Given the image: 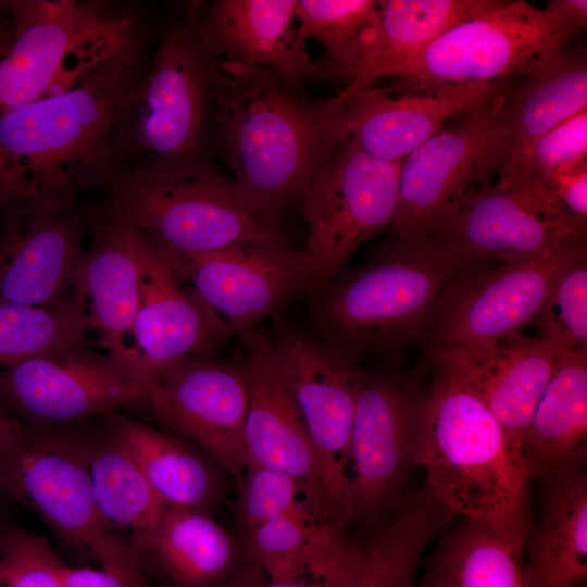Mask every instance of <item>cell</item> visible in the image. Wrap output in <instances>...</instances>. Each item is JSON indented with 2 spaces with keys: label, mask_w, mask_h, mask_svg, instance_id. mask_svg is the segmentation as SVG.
Wrapping results in <instances>:
<instances>
[{
  "label": "cell",
  "mask_w": 587,
  "mask_h": 587,
  "mask_svg": "<svg viewBox=\"0 0 587 587\" xmlns=\"http://www.w3.org/2000/svg\"><path fill=\"white\" fill-rule=\"evenodd\" d=\"M522 552L490 528L463 519L438 546L419 587H527Z\"/></svg>",
  "instance_id": "cell-35"
},
{
  "label": "cell",
  "mask_w": 587,
  "mask_h": 587,
  "mask_svg": "<svg viewBox=\"0 0 587 587\" xmlns=\"http://www.w3.org/2000/svg\"><path fill=\"white\" fill-rule=\"evenodd\" d=\"M155 248L179 279L191 287L235 335L252 329L295 294L310 289L311 271L303 250L180 253Z\"/></svg>",
  "instance_id": "cell-19"
},
{
  "label": "cell",
  "mask_w": 587,
  "mask_h": 587,
  "mask_svg": "<svg viewBox=\"0 0 587 587\" xmlns=\"http://www.w3.org/2000/svg\"><path fill=\"white\" fill-rule=\"evenodd\" d=\"M505 85L487 103L401 160L397 208L389 226L396 239L426 238L449 204L488 187L500 172L507 153L501 122Z\"/></svg>",
  "instance_id": "cell-12"
},
{
  "label": "cell",
  "mask_w": 587,
  "mask_h": 587,
  "mask_svg": "<svg viewBox=\"0 0 587 587\" xmlns=\"http://www.w3.org/2000/svg\"><path fill=\"white\" fill-rule=\"evenodd\" d=\"M89 329L86 296L76 278L53 302H0V371L30 358L84 346Z\"/></svg>",
  "instance_id": "cell-36"
},
{
  "label": "cell",
  "mask_w": 587,
  "mask_h": 587,
  "mask_svg": "<svg viewBox=\"0 0 587 587\" xmlns=\"http://www.w3.org/2000/svg\"><path fill=\"white\" fill-rule=\"evenodd\" d=\"M427 237L457 242L486 260L513 262L586 241V223L572 217L537 184L495 185L449 204Z\"/></svg>",
  "instance_id": "cell-16"
},
{
  "label": "cell",
  "mask_w": 587,
  "mask_h": 587,
  "mask_svg": "<svg viewBox=\"0 0 587 587\" xmlns=\"http://www.w3.org/2000/svg\"><path fill=\"white\" fill-rule=\"evenodd\" d=\"M426 390L398 373L364 372L350 439L355 519H376L399 508L416 466Z\"/></svg>",
  "instance_id": "cell-15"
},
{
  "label": "cell",
  "mask_w": 587,
  "mask_h": 587,
  "mask_svg": "<svg viewBox=\"0 0 587 587\" xmlns=\"http://www.w3.org/2000/svg\"><path fill=\"white\" fill-rule=\"evenodd\" d=\"M183 284L153 242L140 234L139 305L130 338L148 394L164 371L184 360L208 359L235 335L191 287Z\"/></svg>",
  "instance_id": "cell-20"
},
{
  "label": "cell",
  "mask_w": 587,
  "mask_h": 587,
  "mask_svg": "<svg viewBox=\"0 0 587 587\" xmlns=\"http://www.w3.org/2000/svg\"><path fill=\"white\" fill-rule=\"evenodd\" d=\"M0 491L35 513L67 547L136 587H151L130 547L104 522L68 427H29L0 454Z\"/></svg>",
  "instance_id": "cell-7"
},
{
  "label": "cell",
  "mask_w": 587,
  "mask_h": 587,
  "mask_svg": "<svg viewBox=\"0 0 587 587\" xmlns=\"http://www.w3.org/2000/svg\"><path fill=\"white\" fill-rule=\"evenodd\" d=\"M587 166V109L538 138L496 183L513 187Z\"/></svg>",
  "instance_id": "cell-40"
},
{
  "label": "cell",
  "mask_w": 587,
  "mask_h": 587,
  "mask_svg": "<svg viewBox=\"0 0 587 587\" xmlns=\"http://www.w3.org/2000/svg\"><path fill=\"white\" fill-rule=\"evenodd\" d=\"M241 336L245 348L242 365L249 389L245 425L246 466H268L290 474L310 489L326 512L314 451L277 371L271 339L264 332L253 328Z\"/></svg>",
  "instance_id": "cell-24"
},
{
  "label": "cell",
  "mask_w": 587,
  "mask_h": 587,
  "mask_svg": "<svg viewBox=\"0 0 587 587\" xmlns=\"http://www.w3.org/2000/svg\"><path fill=\"white\" fill-rule=\"evenodd\" d=\"M103 425L130 453L158 497L167 505L209 512L223 496L213 463L180 437L117 412Z\"/></svg>",
  "instance_id": "cell-29"
},
{
  "label": "cell",
  "mask_w": 587,
  "mask_h": 587,
  "mask_svg": "<svg viewBox=\"0 0 587 587\" xmlns=\"http://www.w3.org/2000/svg\"><path fill=\"white\" fill-rule=\"evenodd\" d=\"M0 587H3L2 576H1V570H0Z\"/></svg>",
  "instance_id": "cell-50"
},
{
  "label": "cell",
  "mask_w": 587,
  "mask_h": 587,
  "mask_svg": "<svg viewBox=\"0 0 587 587\" xmlns=\"http://www.w3.org/2000/svg\"><path fill=\"white\" fill-rule=\"evenodd\" d=\"M432 364L416 457L426 488L453 516L480 523L523 551L532 478L523 449L473 390Z\"/></svg>",
  "instance_id": "cell-3"
},
{
  "label": "cell",
  "mask_w": 587,
  "mask_h": 587,
  "mask_svg": "<svg viewBox=\"0 0 587 587\" xmlns=\"http://www.w3.org/2000/svg\"><path fill=\"white\" fill-rule=\"evenodd\" d=\"M376 0H297L296 20L299 38H312L325 49L316 60L324 64L347 53L372 23Z\"/></svg>",
  "instance_id": "cell-39"
},
{
  "label": "cell",
  "mask_w": 587,
  "mask_h": 587,
  "mask_svg": "<svg viewBox=\"0 0 587 587\" xmlns=\"http://www.w3.org/2000/svg\"><path fill=\"white\" fill-rule=\"evenodd\" d=\"M473 390L523 449L536 407L554 374L560 353L522 333L497 342L429 352Z\"/></svg>",
  "instance_id": "cell-23"
},
{
  "label": "cell",
  "mask_w": 587,
  "mask_h": 587,
  "mask_svg": "<svg viewBox=\"0 0 587 587\" xmlns=\"http://www.w3.org/2000/svg\"><path fill=\"white\" fill-rule=\"evenodd\" d=\"M211 132L230 183L260 214L278 216L349 137L346 97L310 100L276 73L211 58Z\"/></svg>",
  "instance_id": "cell-1"
},
{
  "label": "cell",
  "mask_w": 587,
  "mask_h": 587,
  "mask_svg": "<svg viewBox=\"0 0 587 587\" xmlns=\"http://www.w3.org/2000/svg\"><path fill=\"white\" fill-rule=\"evenodd\" d=\"M107 210L175 252L290 249L277 223L201 161L123 170L110 187Z\"/></svg>",
  "instance_id": "cell-5"
},
{
  "label": "cell",
  "mask_w": 587,
  "mask_h": 587,
  "mask_svg": "<svg viewBox=\"0 0 587 587\" xmlns=\"http://www.w3.org/2000/svg\"><path fill=\"white\" fill-rule=\"evenodd\" d=\"M14 38V28L12 20L5 17L0 20V60L9 52Z\"/></svg>",
  "instance_id": "cell-48"
},
{
  "label": "cell",
  "mask_w": 587,
  "mask_h": 587,
  "mask_svg": "<svg viewBox=\"0 0 587 587\" xmlns=\"http://www.w3.org/2000/svg\"><path fill=\"white\" fill-rule=\"evenodd\" d=\"M246 537L247 561L273 582L336 573L353 563L363 550L333 523L296 515L275 517Z\"/></svg>",
  "instance_id": "cell-33"
},
{
  "label": "cell",
  "mask_w": 587,
  "mask_h": 587,
  "mask_svg": "<svg viewBox=\"0 0 587 587\" xmlns=\"http://www.w3.org/2000/svg\"><path fill=\"white\" fill-rule=\"evenodd\" d=\"M362 557L344 570L326 576L316 577L307 575L298 579L280 582L266 579L261 587H349L358 571Z\"/></svg>",
  "instance_id": "cell-44"
},
{
  "label": "cell",
  "mask_w": 587,
  "mask_h": 587,
  "mask_svg": "<svg viewBox=\"0 0 587 587\" xmlns=\"http://www.w3.org/2000/svg\"><path fill=\"white\" fill-rule=\"evenodd\" d=\"M152 561L172 587H217L242 565L236 539L209 512L166 507L138 551Z\"/></svg>",
  "instance_id": "cell-30"
},
{
  "label": "cell",
  "mask_w": 587,
  "mask_h": 587,
  "mask_svg": "<svg viewBox=\"0 0 587 587\" xmlns=\"http://www.w3.org/2000/svg\"><path fill=\"white\" fill-rule=\"evenodd\" d=\"M89 230L90 243L75 278L86 296L90 329L143 386L139 358L126 340L139 305L140 234L107 209Z\"/></svg>",
  "instance_id": "cell-26"
},
{
  "label": "cell",
  "mask_w": 587,
  "mask_h": 587,
  "mask_svg": "<svg viewBox=\"0 0 587 587\" xmlns=\"http://www.w3.org/2000/svg\"><path fill=\"white\" fill-rule=\"evenodd\" d=\"M578 587H585V585L578 586Z\"/></svg>",
  "instance_id": "cell-51"
},
{
  "label": "cell",
  "mask_w": 587,
  "mask_h": 587,
  "mask_svg": "<svg viewBox=\"0 0 587 587\" xmlns=\"http://www.w3.org/2000/svg\"><path fill=\"white\" fill-rule=\"evenodd\" d=\"M544 10L553 18L570 27L576 33L586 28L587 1L586 0H550Z\"/></svg>",
  "instance_id": "cell-45"
},
{
  "label": "cell",
  "mask_w": 587,
  "mask_h": 587,
  "mask_svg": "<svg viewBox=\"0 0 587 587\" xmlns=\"http://www.w3.org/2000/svg\"><path fill=\"white\" fill-rule=\"evenodd\" d=\"M532 323L558 353L587 351V252L562 271Z\"/></svg>",
  "instance_id": "cell-38"
},
{
  "label": "cell",
  "mask_w": 587,
  "mask_h": 587,
  "mask_svg": "<svg viewBox=\"0 0 587 587\" xmlns=\"http://www.w3.org/2000/svg\"><path fill=\"white\" fill-rule=\"evenodd\" d=\"M140 53L59 95L0 113V210L111 187L132 152Z\"/></svg>",
  "instance_id": "cell-2"
},
{
  "label": "cell",
  "mask_w": 587,
  "mask_h": 587,
  "mask_svg": "<svg viewBox=\"0 0 587 587\" xmlns=\"http://www.w3.org/2000/svg\"><path fill=\"white\" fill-rule=\"evenodd\" d=\"M452 516L427 488L419 492L364 547L349 587H415L427 546Z\"/></svg>",
  "instance_id": "cell-34"
},
{
  "label": "cell",
  "mask_w": 587,
  "mask_h": 587,
  "mask_svg": "<svg viewBox=\"0 0 587 587\" xmlns=\"http://www.w3.org/2000/svg\"><path fill=\"white\" fill-rule=\"evenodd\" d=\"M400 165L370 155L348 137L313 177L300 199L311 290L325 287L361 245L389 228Z\"/></svg>",
  "instance_id": "cell-10"
},
{
  "label": "cell",
  "mask_w": 587,
  "mask_h": 587,
  "mask_svg": "<svg viewBox=\"0 0 587 587\" xmlns=\"http://www.w3.org/2000/svg\"><path fill=\"white\" fill-rule=\"evenodd\" d=\"M576 34L544 9L523 0L502 1L451 27L404 64L395 89L424 92L534 77L562 57Z\"/></svg>",
  "instance_id": "cell-8"
},
{
  "label": "cell",
  "mask_w": 587,
  "mask_h": 587,
  "mask_svg": "<svg viewBox=\"0 0 587 587\" xmlns=\"http://www.w3.org/2000/svg\"><path fill=\"white\" fill-rule=\"evenodd\" d=\"M65 587H136L122 575L104 569L62 565Z\"/></svg>",
  "instance_id": "cell-43"
},
{
  "label": "cell",
  "mask_w": 587,
  "mask_h": 587,
  "mask_svg": "<svg viewBox=\"0 0 587 587\" xmlns=\"http://www.w3.org/2000/svg\"><path fill=\"white\" fill-rule=\"evenodd\" d=\"M62 565L49 541L0 520V570L3 587H65Z\"/></svg>",
  "instance_id": "cell-41"
},
{
  "label": "cell",
  "mask_w": 587,
  "mask_h": 587,
  "mask_svg": "<svg viewBox=\"0 0 587 587\" xmlns=\"http://www.w3.org/2000/svg\"><path fill=\"white\" fill-rule=\"evenodd\" d=\"M503 83L445 85L400 97L373 86L350 95L340 91L346 97L342 115L349 137L363 151L401 161L439 133L448 120L487 103Z\"/></svg>",
  "instance_id": "cell-22"
},
{
  "label": "cell",
  "mask_w": 587,
  "mask_h": 587,
  "mask_svg": "<svg viewBox=\"0 0 587 587\" xmlns=\"http://www.w3.org/2000/svg\"><path fill=\"white\" fill-rule=\"evenodd\" d=\"M14 38L0 60V113L59 95L138 53L133 20L96 2H5Z\"/></svg>",
  "instance_id": "cell-6"
},
{
  "label": "cell",
  "mask_w": 587,
  "mask_h": 587,
  "mask_svg": "<svg viewBox=\"0 0 587 587\" xmlns=\"http://www.w3.org/2000/svg\"><path fill=\"white\" fill-rule=\"evenodd\" d=\"M27 429L0 401V454L14 449L24 439Z\"/></svg>",
  "instance_id": "cell-46"
},
{
  "label": "cell",
  "mask_w": 587,
  "mask_h": 587,
  "mask_svg": "<svg viewBox=\"0 0 587 587\" xmlns=\"http://www.w3.org/2000/svg\"><path fill=\"white\" fill-rule=\"evenodd\" d=\"M530 476L586 464L587 351H566L542 394L523 440Z\"/></svg>",
  "instance_id": "cell-32"
},
{
  "label": "cell",
  "mask_w": 587,
  "mask_h": 587,
  "mask_svg": "<svg viewBox=\"0 0 587 587\" xmlns=\"http://www.w3.org/2000/svg\"><path fill=\"white\" fill-rule=\"evenodd\" d=\"M266 579L258 565L246 561L227 582L217 587H261Z\"/></svg>",
  "instance_id": "cell-47"
},
{
  "label": "cell",
  "mask_w": 587,
  "mask_h": 587,
  "mask_svg": "<svg viewBox=\"0 0 587 587\" xmlns=\"http://www.w3.org/2000/svg\"><path fill=\"white\" fill-rule=\"evenodd\" d=\"M0 213V302L43 304L63 297L89 230L75 200L35 198Z\"/></svg>",
  "instance_id": "cell-17"
},
{
  "label": "cell",
  "mask_w": 587,
  "mask_h": 587,
  "mask_svg": "<svg viewBox=\"0 0 587 587\" xmlns=\"http://www.w3.org/2000/svg\"><path fill=\"white\" fill-rule=\"evenodd\" d=\"M210 60L192 22L162 37L129 121L130 150L148 157L145 164L200 161L211 132Z\"/></svg>",
  "instance_id": "cell-13"
},
{
  "label": "cell",
  "mask_w": 587,
  "mask_h": 587,
  "mask_svg": "<svg viewBox=\"0 0 587 587\" xmlns=\"http://www.w3.org/2000/svg\"><path fill=\"white\" fill-rule=\"evenodd\" d=\"M587 109L585 50H566L545 72L507 82L501 122L507 153L499 176L505 174L538 138Z\"/></svg>",
  "instance_id": "cell-31"
},
{
  "label": "cell",
  "mask_w": 587,
  "mask_h": 587,
  "mask_svg": "<svg viewBox=\"0 0 587 587\" xmlns=\"http://www.w3.org/2000/svg\"><path fill=\"white\" fill-rule=\"evenodd\" d=\"M541 513L532 535L527 587H578L587 578L586 464H567L544 476Z\"/></svg>",
  "instance_id": "cell-27"
},
{
  "label": "cell",
  "mask_w": 587,
  "mask_h": 587,
  "mask_svg": "<svg viewBox=\"0 0 587 587\" xmlns=\"http://www.w3.org/2000/svg\"><path fill=\"white\" fill-rule=\"evenodd\" d=\"M238 487L237 514L245 535L283 515L330 522L310 489L278 469L249 464Z\"/></svg>",
  "instance_id": "cell-37"
},
{
  "label": "cell",
  "mask_w": 587,
  "mask_h": 587,
  "mask_svg": "<svg viewBox=\"0 0 587 587\" xmlns=\"http://www.w3.org/2000/svg\"><path fill=\"white\" fill-rule=\"evenodd\" d=\"M500 0H384L354 46L336 61L317 64L316 78H344L350 95L396 76L451 27L497 8Z\"/></svg>",
  "instance_id": "cell-21"
},
{
  "label": "cell",
  "mask_w": 587,
  "mask_h": 587,
  "mask_svg": "<svg viewBox=\"0 0 587 587\" xmlns=\"http://www.w3.org/2000/svg\"><path fill=\"white\" fill-rule=\"evenodd\" d=\"M146 401L157 416L240 483L247 464L245 425L249 405L242 363L196 358L164 371Z\"/></svg>",
  "instance_id": "cell-18"
},
{
  "label": "cell",
  "mask_w": 587,
  "mask_h": 587,
  "mask_svg": "<svg viewBox=\"0 0 587 587\" xmlns=\"http://www.w3.org/2000/svg\"><path fill=\"white\" fill-rule=\"evenodd\" d=\"M297 0H218L193 20L211 58L268 70L297 84L315 77V60L298 35Z\"/></svg>",
  "instance_id": "cell-25"
},
{
  "label": "cell",
  "mask_w": 587,
  "mask_h": 587,
  "mask_svg": "<svg viewBox=\"0 0 587 587\" xmlns=\"http://www.w3.org/2000/svg\"><path fill=\"white\" fill-rule=\"evenodd\" d=\"M487 261L438 238L384 243L364 265L317 291L315 321L324 344L357 361L422 340L451 283Z\"/></svg>",
  "instance_id": "cell-4"
},
{
  "label": "cell",
  "mask_w": 587,
  "mask_h": 587,
  "mask_svg": "<svg viewBox=\"0 0 587 587\" xmlns=\"http://www.w3.org/2000/svg\"><path fill=\"white\" fill-rule=\"evenodd\" d=\"M13 502L0 491V520H5L8 513L12 510Z\"/></svg>",
  "instance_id": "cell-49"
},
{
  "label": "cell",
  "mask_w": 587,
  "mask_h": 587,
  "mask_svg": "<svg viewBox=\"0 0 587 587\" xmlns=\"http://www.w3.org/2000/svg\"><path fill=\"white\" fill-rule=\"evenodd\" d=\"M68 428L104 522L138 559L139 549L167 505L154 492L130 453L104 425L101 433L75 425Z\"/></svg>",
  "instance_id": "cell-28"
},
{
  "label": "cell",
  "mask_w": 587,
  "mask_h": 587,
  "mask_svg": "<svg viewBox=\"0 0 587 587\" xmlns=\"http://www.w3.org/2000/svg\"><path fill=\"white\" fill-rule=\"evenodd\" d=\"M271 339L273 358L308 433L328 520L342 528L355 520L350 439L364 375L357 361L296 332Z\"/></svg>",
  "instance_id": "cell-9"
},
{
  "label": "cell",
  "mask_w": 587,
  "mask_h": 587,
  "mask_svg": "<svg viewBox=\"0 0 587 587\" xmlns=\"http://www.w3.org/2000/svg\"><path fill=\"white\" fill-rule=\"evenodd\" d=\"M134 373L110 353L84 346L0 371V401L29 427L59 428L146 401Z\"/></svg>",
  "instance_id": "cell-14"
},
{
  "label": "cell",
  "mask_w": 587,
  "mask_h": 587,
  "mask_svg": "<svg viewBox=\"0 0 587 587\" xmlns=\"http://www.w3.org/2000/svg\"><path fill=\"white\" fill-rule=\"evenodd\" d=\"M527 183L539 185L572 217L587 222V166Z\"/></svg>",
  "instance_id": "cell-42"
},
{
  "label": "cell",
  "mask_w": 587,
  "mask_h": 587,
  "mask_svg": "<svg viewBox=\"0 0 587 587\" xmlns=\"http://www.w3.org/2000/svg\"><path fill=\"white\" fill-rule=\"evenodd\" d=\"M586 241L487 267L464 270L448 287L422 338L429 352L482 346L519 335L532 323L562 271Z\"/></svg>",
  "instance_id": "cell-11"
}]
</instances>
